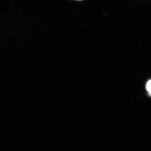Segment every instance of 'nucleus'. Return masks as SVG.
<instances>
[{
  "instance_id": "f257e3e1",
  "label": "nucleus",
  "mask_w": 151,
  "mask_h": 151,
  "mask_svg": "<svg viewBox=\"0 0 151 151\" xmlns=\"http://www.w3.org/2000/svg\"><path fill=\"white\" fill-rule=\"evenodd\" d=\"M147 90L151 95V80L149 81L146 85Z\"/></svg>"
}]
</instances>
